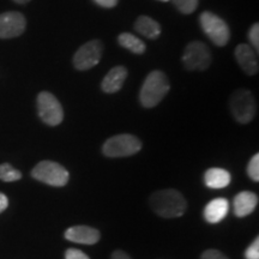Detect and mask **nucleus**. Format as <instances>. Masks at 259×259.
<instances>
[{"mask_svg": "<svg viewBox=\"0 0 259 259\" xmlns=\"http://www.w3.org/2000/svg\"><path fill=\"white\" fill-rule=\"evenodd\" d=\"M112 259H131V257H130V255L124 251L116 250V251L113 252Z\"/></svg>", "mask_w": 259, "mask_h": 259, "instance_id": "cd10ccee", "label": "nucleus"}, {"mask_svg": "<svg viewBox=\"0 0 259 259\" xmlns=\"http://www.w3.org/2000/svg\"><path fill=\"white\" fill-rule=\"evenodd\" d=\"M232 177L228 170L222 168H210L204 174V183L209 189H225L231 184Z\"/></svg>", "mask_w": 259, "mask_h": 259, "instance_id": "dca6fc26", "label": "nucleus"}, {"mask_svg": "<svg viewBox=\"0 0 259 259\" xmlns=\"http://www.w3.org/2000/svg\"><path fill=\"white\" fill-rule=\"evenodd\" d=\"M100 232L89 226H73L66 229L65 239L82 245H94L100 240Z\"/></svg>", "mask_w": 259, "mask_h": 259, "instance_id": "f8f14e48", "label": "nucleus"}, {"mask_svg": "<svg viewBox=\"0 0 259 259\" xmlns=\"http://www.w3.org/2000/svg\"><path fill=\"white\" fill-rule=\"evenodd\" d=\"M246 259H259V239L255 238L254 241L248 246L245 252Z\"/></svg>", "mask_w": 259, "mask_h": 259, "instance_id": "5701e85b", "label": "nucleus"}, {"mask_svg": "<svg viewBox=\"0 0 259 259\" xmlns=\"http://www.w3.org/2000/svg\"><path fill=\"white\" fill-rule=\"evenodd\" d=\"M14 2L17 3V4H19V5H24V4H28L30 0H14Z\"/></svg>", "mask_w": 259, "mask_h": 259, "instance_id": "c85d7f7f", "label": "nucleus"}, {"mask_svg": "<svg viewBox=\"0 0 259 259\" xmlns=\"http://www.w3.org/2000/svg\"><path fill=\"white\" fill-rule=\"evenodd\" d=\"M97 5L102 6V8L106 9H112L118 4V0H94Z\"/></svg>", "mask_w": 259, "mask_h": 259, "instance_id": "a878e982", "label": "nucleus"}, {"mask_svg": "<svg viewBox=\"0 0 259 259\" xmlns=\"http://www.w3.org/2000/svg\"><path fill=\"white\" fill-rule=\"evenodd\" d=\"M170 85L167 76L162 71H153L147 76L141 92L139 101L145 108H153L157 106L169 92Z\"/></svg>", "mask_w": 259, "mask_h": 259, "instance_id": "f03ea898", "label": "nucleus"}, {"mask_svg": "<svg viewBox=\"0 0 259 259\" xmlns=\"http://www.w3.org/2000/svg\"><path fill=\"white\" fill-rule=\"evenodd\" d=\"M229 106H231L233 118L239 124H248L253 120L257 112L254 97L250 90L246 89H239L233 93Z\"/></svg>", "mask_w": 259, "mask_h": 259, "instance_id": "39448f33", "label": "nucleus"}, {"mask_svg": "<svg viewBox=\"0 0 259 259\" xmlns=\"http://www.w3.org/2000/svg\"><path fill=\"white\" fill-rule=\"evenodd\" d=\"M65 259H90L84 252L77 248H69L65 252Z\"/></svg>", "mask_w": 259, "mask_h": 259, "instance_id": "393cba45", "label": "nucleus"}, {"mask_svg": "<svg viewBox=\"0 0 259 259\" xmlns=\"http://www.w3.org/2000/svg\"><path fill=\"white\" fill-rule=\"evenodd\" d=\"M9 206V198L6 197V194L0 192V213L5 211Z\"/></svg>", "mask_w": 259, "mask_h": 259, "instance_id": "bb28decb", "label": "nucleus"}, {"mask_svg": "<svg viewBox=\"0 0 259 259\" xmlns=\"http://www.w3.org/2000/svg\"><path fill=\"white\" fill-rule=\"evenodd\" d=\"M229 210V203L226 198H215L204 208V219L209 223H219L226 219Z\"/></svg>", "mask_w": 259, "mask_h": 259, "instance_id": "2eb2a0df", "label": "nucleus"}, {"mask_svg": "<svg viewBox=\"0 0 259 259\" xmlns=\"http://www.w3.org/2000/svg\"><path fill=\"white\" fill-rule=\"evenodd\" d=\"M127 69L125 66L113 67L108 73L106 74L101 83V88L106 94H114L119 92L124 85L125 79L127 78Z\"/></svg>", "mask_w": 259, "mask_h": 259, "instance_id": "ddd939ff", "label": "nucleus"}, {"mask_svg": "<svg viewBox=\"0 0 259 259\" xmlns=\"http://www.w3.org/2000/svg\"><path fill=\"white\" fill-rule=\"evenodd\" d=\"M22 178V173L16 169L10 163L0 164V180L6 181V183H12L17 181Z\"/></svg>", "mask_w": 259, "mask_h": 259, "instance_id": "6ab92c4d", "label": "nucleus"}, {"mask_svg": "<svg viewBox=\"0 0 259 259\" xmlns=\"http://www.w3.org/2000/svg\"><path fill=\"white\" fill-rule=\"evenodd\" d=\"M153 211L164 219L180 218L186 211L185 197L177 190H161L151 194L149 199Z\"/></svg>", "mask_w": 259, "mask_h": 259, "instance_id": "f257e3e1", "label": "nucleus"}, {"mask_svg": "<svg viewBox=\"0 0 259 259\" xmlns=\"http://www.w3.org/2000/svg\"><path fill=\"white\" fill-rule=\"evenodd\" d=\"M27 28L24 15L17 11H9L0 15V38L21 36Z\"/></svg>", "mask_w": 259, "mask_h": 259, "instance_id": "9d476101", "label": "nucleus"}, {"mask_svg": "<svg viewBox=\"0 0 259 259\" xmlns=\"http://www.w3.org/2000/svg\"><path fill=\"white\" fill-rule=\"evenodd\" d=\"M31 177L50 186L61 187L69 183L70 174L65 167L54 161L38 162L31 170Z\"/></svg>", "mask_w": 259, "mask_h": 259, "instance_id": "7ed1b4c3", "label": "nucleus"}, {"mask_svg": "<svg viewBox=\"0 0 259 259\" xmlns=\"http://www.w3.org/2000/svg\"><path fill=\"white\" fill-rule=\"evenodd\" d=\"M160 2H169V0H160Z\"/></svg>", "mask_w": 259, "mask_h": 259, "instance_id": "c756f323", "label": "nucleus"}, {"mask_svg": "<svg viewBox=\"0 0 259 259\" xmlns=\"http://www.w3.org/2000/svg\"><path fill=\"white\" fill-rule=\"evenodd\" d=\"M199 23L203 31L213 45L218 47L226 46L231 38V31L227 23L221 17L209 11H204L199 16Z\"/></svg>", "mask_w": 259, "mask_h": 259, "instance_id": "423d86ee", "label": "nucleus"}, {"mask_svg": "<svg viewBox=\"0 0 259 259\" xmlns=\"http://www.w3.org/2000/svg\"><path fill=\"white\" fill-rule=\"evenodd\" d=\"M234 57L246 74L254 76L255 73H258L259 65L257 52L251 46H248L246 44H240L235 48Z\"/></svg>", "mask_w": 259, "mask_h": 259, "instance_id": "9b49d317", "label": "nucleus"}, {"mask_svg": "<svg viewBox=\"0 0 259 259\" xmlns=\"http://www.w3.org/2000/svg\"><path fill=\"white\" fill-rule=\"evenodd\" d=\"M200 259H228L226 254H223L221 251L215 250V248H210L203 252Z\"/></svg>", "mask_w": 259, "mask_h": 259, "instance_id": "b1692460", "label": "nucleus"}, {"mask_svg": "<svg viewBox=\"0 0 259 259\" xmlns=\"http://www.w3.org/2000/svg\"><path fill=\"white\" fill-rule=\"evenodd\" d=\"M247 174L253 181H259V155L255 154L248 162Z\"/></svg>", "mask_w": 259, "mask_h": 259, "instance_id": "412c9836", "label": "nucleus"}, {"mask_svg": "<svg viewBox=\"0 0 259 259\" xmlns=\"http://www.w3.org/2000/svg\"><path fill=\"white\" fill-rule=\"evenodd\" d=\"M248 38H250V42L252 45V48L257 52L259 51V24L254 23L250 28V31H248Z\"/></svg>", "mask_w": 259, "mask_h": 259, "instance_id": "4be33fe9", "label": "nucleus"}, {"mask_svg": "<svg viewBox=\"0 0 259 259\" xmlns=\"http://www.w3.org/2000/svg\"><path fill=\"white\" fill-rule=\"evenodd\" d=\"M211 52L205 44L200 41H192L184 51V66L190 71H204L211 64Z\"/></svg>", "mask_w": 259, "mask_h": 259, "instance_id": "6e6552de", "label": "nucleus"}, {"mask_svg": "<svg viewBox=\"0 0 259 259\" xmlns=\"http://www.w3.org/2000/svg\"><path fill=\"white\" fill-rule=\"evenodd\" d=\"M103 45L100 40H92L78 48L73 56V66L76 70L87 71L95 67L101 60Z\"/></svg>", "mask_w": 259, "mask_h": 259, "instance_id": "1a4fd4ad", "label": "nucleus"}, {"mask_svg": "<svg viewBox=\"0 0 259 259\" xmlns=\"http://www.w3.org/2000/svg\"><path fill=\"white\" fill-rule=\"evenodd\" d=\"M118 42L120 44V46L135 54H143L147 50L144 42L139 37L135 36V35L130 34V32H122V34L119 35Z\"/></svg>", "mask_w": 259, "mask_h": 259, "instance_id": "a211bd4d", "label": "nucleus"}, {"mask_svg": "<svg viewBox=\"0 0 259 259\" xmlns=\"http://www.w3.org/2000/svg\"><path fill=\"white\" fill-rule=\"evenodd\" d=\"M38 116L48 126H58L64 120V109L52 93L41 92L36 99Z\"/></svg>", "mask_w": 259, "mask_h": 259, "instance_id": "0eeeda50", "label": "nucleus"}, {"mask_svg": "<svg viewBox=\"0 0 259 259\" xmlns=\"http://www.w3.org/2000/svg\"><path fill=\"white\" fill-rule=\"evenodd\" d=\"M171 2L181 14L185 15L192 14L198 6V0H171Z\"/></svg>", "mask_w": 259, "mask_h": 259, "instance_id": "aec40b11", "label": "nucleus"}, {"mask_svg": "<svg viewBox=\"0 0 259 259\" xmlns=\"http://www.w3.org/2000/svg\"><path fill=\"white\" fill-rule=\"evenodd\" d=\"M135 29L139 34L151 40H155L161 35V25L148 16H139L135 23Z\"/></svg>", "mask_w": 259, "mask_h": 259, "instance_id": "f3484780", "label": "nucleus"}, {"mask_svg": "<svg viewBox=\"0 0 259 259\" xmlns=\"http://www.w3.org/2000/svg\"><path fill=\"white\" fill-rule=\"evenodd\" d=\"M142 142L134 135L122 134L107 139L102 147V153L107 157H127L139 153Z\"/></svg>", "mask_w": 259, "mask_h": 259, "instance_id": "20e7f679", "label": "nucleus"}, {"mask_svg": "<svg viewBox=\"0 0 259 259\" xmlns=\"http://www.w3.org/2000/svg\"><path fill=\"white\" fill-rule=\"evenodd\" d=\"M258 204V196L251 191L239 192L234 198V213L238 218H245L254 211Z\"/></svg>", "mask_w": 259, "mask_h": 259, "instance_id": "4468645a", "label": "nucleus"}]
</instances>
